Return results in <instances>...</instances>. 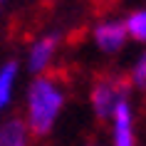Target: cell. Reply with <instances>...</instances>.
I'll use <instances>...</instances> for the list:
<instances>
[{
  "label": "cell",
  "mask_w": 146,
  "mask_h": 146,
  "mask_svg": "<svg viewBox=\"0 0 146 146\" xmlns=\"http://www.w3.org/2000/svg\"><path fill=\"white\" fill-rule=\"evenodd\" d=\"M67 104V89L60 77L54 74H37L32 77L25 92V114L23 121L32 139L50 136L57 126Z\"/></svg>",
  "instance_id": "obj_1"
},
{
  "label": "cell",
  "mask_w": 146,
  "mask_h": 146,
  "mask_svg": "<svg viewBox=\"0 0 146 146\" xmlns=\"http://www.w3.org/2000/svg\"><path fill=\"white\" fill-rule=\"evenodd\" d=\"M131 94V84L124 77H116V74H104L92 84L89 89V107H92L94 116L99 121H107L111 111L116 109V104Z\"/></svg>",
  "instance_id": "obj_2"
},
{
  "label": "cell",
  "mask_w": 146,
  "mask_h": 146,
  "mask_svg": "<svg viewBox=\"0 0 146 146\" xmlns=\"http://www.w3.org/2000/svg\"><path fill=\"white\" fill-rule=\"evenodd\" d=\"M131 87H136L141 92H146V50H141L134 64H131V72H129V79H126Z\"/></svg>",
  "instance_id": "obj_9"
},
{
  "label": "cell",
  "mask_w": 146,
  "mask_h": 146,
  "mask_svg": "<svg viewBox=\"0 0 146 146\" xmlns=\"http://www.w3.org/2000/svg\"><path fill=\"white\" fill-rule=\"evenodd\" d=\"M10 0H0V13H3V10H5V5H8Z\"/></svg>",
  "instance_id": "obj_10"
},
{
  "label": "cell",
  "mask_w": 146,
  "mask_h": 146,
  "mask_svg": "<svg viewBox=\"0 0 146 146\" xmlns=\"http://www.w3.org/2000/svg\"><path fill=\"white\" fill-rule=\"evenodd\" d=\"M121 23H124V30H126V37L146 45V5L131 10Z\"/></svg>",
  "instance_id": "obj_8"
},
{
  "label": "cell",
  "mask_w": 146,
  "mask_h": 146,
  "mask_svg": "<svg viewBox=\"0 0 146 146\" xmlns=\"http://www.w3.org/2000/svg\"><path fill=\"white\" fill-rule=\"evenodd\" d=\"M107 124H109V146H136V111H134L131 94L116 104Z\"/></svg>",
  "instance_id": "obj_3"
},
{
  "label": "cell",
  "mask_w": 146,
  "mask_h": 146,
  "mask_svg": "<svg viewBox=\"0 0 146 146\" xmlns=\"http://www.w3.org/2000/svg\"><path fill=\"white\" fill-rule=\"evenodd\" d=\"M60 42H62L60 32H45V35H40V37L27 47L25 69L30 72L32 77L50 72V67L54 64V57H57V50H60Z\"/></svg>",
  "instance_id": "obj_4"
},
{
  "label": "cell",
  "mask_w": 146,
  "mask_h": 146,
  "mask_svg": "<svg viewBox=\"0 0 146 146\" xmlns=\"http://www.w3.org/2000/svg\"><path fill=\"white\" fill-rule=\"evenodd\" d=\"M0 146H32V136L23 116H8L0 121Z\"/></svg>",
  "instance_id": "obj_6"
},
{
  "label": "cell",
  "mask_w": 146,
  "mask_h": 146,
  "mask_svg": "<svg viewBox=\"0 0 146 146\" xmlns=\"http://www.w3.org/2000/svg\"><path fill=\"white\" fill-rule=\"evenodd\" d=\"M20 77V62L17 60H5L0 64V114L8 111L15 97V84Z\"/></svg>",
  "instance_id": "obj_7"
},
{
  "label": "cell",
  "mask_w": 146,
  "mask_h": 146,
  "mask_svg": "<svg viewBox=\"0 0 146 146\" xmlns=\"http://www.w3.org/2000/svg\"><path fill=\"white\" fill-rule=\"evenodd\" d=\"M84 146H102V144H97V141H92V144H84Z\"/></svg>",
  "instance_id": "obj_11"
},
{
  "label": "cell",
  "mask_w": 146,
  "mask_h": 146,
  "mask_svg": "<svg viewBox=\"0 0 146 146\" xmlns=\"http://www.w3.org/2000/svg\"><path fill=\"white\" fill-rule=\"evenodd\" d=\"M92 42L104 54H119L124 50V45L129 42L124 23L119 17H104V20H99L92 27Z\"/></svg>",
  "instance_id": "obj_5"
}]
</instances>
